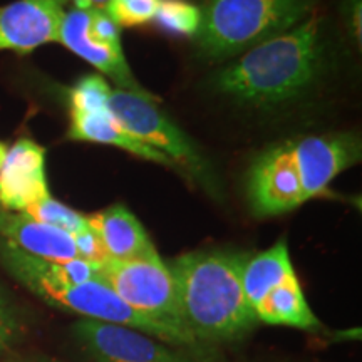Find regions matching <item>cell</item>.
Instances as JSON below:
<instances>
[{
  "label": "cell",
  "mask_w": 362,
  "mask_h": 362,
  "mask_svg": "<svg viewBox=\"0 0 362 362\" xmlns=\"http://www.w3.org/2000/svg\"><path fill=\"white\" fill-rule=\"evenodd\" d=\"M247 259L233 252H193L168 265L181 322L197 341H232L259 322L243 292Z\"/></svg>",
  "instance_id": "obj_1"
},
{
  "label": "cell",
  "mask_w": 362,
  "mask_h": 362,
  "mask_svg": "<svg viewBox=\"0 0 362 362\" xmlns=\"http://www.w3.org/2000/svg\"><path fill=\"white\" fill-rule=\"evenodd\" d=\"M322 64L319 17L265 39L216 74L220 93L253 106H275L298 98L314 84Z\"/></svg>",
  "instance_id": "obj_2"
},
{
  "label": "cell",
  "mask_w": 362,
  "mask_h": 362,
  "mask_svg": "<svg viewBox=\"0 0 362 362\" xmlns=\"http://www.w3.org/2000/svg\"><path fill=\"white\" fill-rule=\"evenodd\" d=\"M312 0H206L194 37L211 57H232L309 17Z\"/></svg>",
  "instance_id": "obj_3"
},
{
  "label": "cell",
  "mask_w": 362,
  "mask_h": 362,
  "mask_svg": "<svg viewBox=\"0 0 362 362\" xmlns=\"http://www.w3.org/2000/svg\"><path fill=\"white\" fill-rule=\"evenodd\" d=\"M110 111L131 136L168 158L175 168L188 171L192 178L202 183L206 189L216 187L210 165L192 139L165 112L160 111L153 94L112 89Z\"/></svg>",
  "instance_id": "obj_4"
},
{
  "label": "cell",
  "mask_w": 362,
  "mask_h": 362,
  "mask_svg": "<svg viewBox=\"0 0 362 362\" xmlns=\"http://www.w3.org/2000/svg\"><path fill=\"white\" fill-rule=\"evenodd\" d=\"M98 280L138 314L173 329L192 346L198 342L181 322L173 274L160 255L134 260L106 259L98 264Z\"/></svg>",
  "instance_id": "obj_5"
},
{
  "label": "cell",
  "mask_w": 362,
  "mask_h": 362,
  "mask_svg": "<svg viewBox=\"0 0 362 362\" xmlns=\"http://www.w3.org/2000/svg\"><path fill=\"white\" fill-rule=\"evenodd\" d=\"M24 287L54 307L83 315L84 319L101 320L141 330L144 334L168 342L171 346H192L187 339L148 317L138 314L134 309L121 300L115 292L101 280H89L84 284H62L52 280H25Z\"/></svg>",
  "instance_id": "obj_6"
},
{
  "label": "cell",
  "mask_w": 362,
  "mask_h": 362,
  "mask_svg": "<svg viewBox=\"0 0 362 362\" xmlns=\"http://www.w3.org/2000/svg\"><path fill=\"white\" fill-rule=\"evenodd\" d=\"M247 188L253 214L259 216L287 214L310 200L291 141L265 149L253 161Z\"/></svg>",
  "instance_id": "obj_7"
},
{
  "label": "cell",
  "mask_w": 362,
  "mask_h": 362,
  "mask_svg": "<svg viewBox=\"0 0 362 362\" xmlns=\"http://www.w3.org/2000/svg\"><path fill=\"white\" fill-rule=\"evenodd\" d=\"M72 330L96 362H188L176 346L124 325L83 319Z\"/></svg>",
  "instance_id": "obj_8"
},
{
  "label": "cell",
  "mask_w": 362,
  "mask_h": 362,
  "mask_svg": "<svg viewBox=\"0 0 362 362\" xmlns=\"http://www.w3.org/2000/svg\"><path fill=\"white\" fill-rule=\"evenodd\" d=\"M69 0H16L0 7V51L33 52L59 42V30Z\"/></svg>",
  "instance_id": "obj_9"
},
{
  "label": "cell",
  "mask_w": 362,
  "mask_h": 362,
  "mask_svg": "<svg viewBox=\"0 0 362 362\" xmlns=\"http://www.w3.org/2000/svg\"><path fill=\"white\" fill-rule=\"evenodd\" d=\"M47 197L45 148L22 138L7 149L0 168V208L22 214Z\"/></svg>",
  "instance_id": "obj_10"
},
{
  "label": "cell",
  "mask_w": 362,
  "mask_h": 362,
  "mask_svg": "<svg viewBox=\"0 0 362 362\" xmlns=\"http://www.w3.org/2000/svg\"><path fill=\"white\" fill-rule=\"evenodd\" d=\"M90 12L93 8L72 7L66 11L59 30V42L66 45L69 51L78 54L90 66H94L101 74L110 76L117 89L131 90V93L149 94L134 79L128 62H126L123 49H115L110 45L98 42L89 33Z\"/></svg>",
  "instance_id": "obj_11"
},
{
  "label": "cell",
  "mask_w": 362,
  "mask_h": 362,
  "mask_svg": "<svg viewBox=\"0 0 362 362\" xmlns=\"http://www.w3.org/2000/svg\"><path fill=\"white\" fill-rule=\"evenodd\" d=\"M0 238L39 259L56 262L79 259L72 235L39 223L21 211L0 208Z\"/></svg>",
  "instance_id": "obj_12"
},
{
  "label": "cell",
  "mask_w": 362,
  "mask_h": 362,
  "mask_svg": "<svg viewBox=\"0 0 362 362\" xmlns=\"http://www.w3.org/2000/svg\"><path fill=\"white\" fill-rule=\"evenodd\" d=\"M86 220L101 238L107 259L134 260L158 255L144 226L123 205H112Z\"/></svg>",
  "instance_id": "obj_13"
},
{
  "label": "cell",
  "mask_w": 362,
  "mask_h": 362,
  "mask_svg": "<svg viewBox=\"0 0 362 362\" xmlns=\"http://www.w3.org/2000/svg\"><path fill=\"white\" fill-rule=\"evenodd\" d=\"M67 138L72 141H88L98 144H111L117 146L131 155L141 158V160L165 165L168 168H175V165L168 158L163 156L161 153L155 151L146 144L131 136L123 126H121L111 115V111L106 112H71V124L67 131Z\"/></svg>",
  "instance_id": "obj_14"
},
{
  "label": "cell",
  "mask_w": 362,
  "mask_h": 362,
  "mask_svg": "<svg viewBox=\"0 0 362 362\" xmlns=\"http://www.w3.org/2000/svg\"><path fill=\"white\" fill-rule=\"evenodd\" d=\"M293 275H296V270L292 267L285 240H280L269 250L262 252L252 259H247L245 267H243L242 284L252 309H255L267 293L279 287L280 284H284L285 280L292 279Z\"/></svg>",
  "instance_id": "obj_15"
},
{
  "label": "cell",
  "mask_w": 362,
  "mask_h": 362,
  "mask_svg": "<svg viewBox=\"0 0 362 362\" xmlns=\"http://www.w3.org/2000/svg\"><path fill=\"white\" fill-rule=\"evenodd\" d=\"M253 310L257 320L265 324L288 325L297 329H312L319 325V320L307 304L297 275L267 293Z\"/></svg>",
  "instance_id": "obj_16"
},
{
  "label": "cell",
  "mask_w": 362,
  "mask_h": 362,
  "mask_svg": "<svg viewBox=\"0 0 362 362\" xmlns=\"http://www.w3.org/2000/svg\"><path fill=\"white\" fill-rule=\"evenodd\" d=\"M153 21L166 33L194 37L200 29L202 11L187 0H160Z\"/></svg>",
  "instance_id": "obj_17"
},
{
  "label": "cell",
  "mask_w": 362,
  "mask_h": 362,
  "mask_svg": "<svg viewBox=\"0 0 362 362\" xmlns=\"http://www.w3.org/2000/svg\"><path fill=\"white\" fill-rule=\"evenodd\" d=\"M111 88L101 74H90L79 79L69 90L71 112H106L110 111Z\"/></svg>",
  "instance_id": "obj_18"
},
{
  "label": "cell",
  "mask_w": 362,
  "mask_h": 362,
  "mask_svg": "<svg viewBox=\"0 0 362 362\" xmlns=\"http://www.w3.org/2000/svg\"><path fill=\"white\" fill-rule=\"evenodd\" d=\"M22 214L30 216V218L39 221V223L54 226V228L62 230V232L69 235L78 233L88 226V220H86L84 215L66 206L64 203L56 202L52 197L44 198V200L27 208Z\"/></svg>",
  "instance_id": "obj_19"
},
{
  "label": "cell",
  "mask_w": 362,
  "mask_h": 362,
  "mask_svg": "<svg viewBox=\"0 0 362 362\" xmlns=\"http://www.w3.org/2000/svg\"><path fill=\"white\" fill-rule=\"evenodd\" d=\"M160 0H110L106 13L119 27L148 24L155 19Z\"/></svg>",
  "instance_id": "obj_20"
},
{
  "label": "cell",
  "mask_w": 362,
  "mask_h": 362,
  "mask_svg": "<svg viewBox=\"0 0 362 362\" xmlns=\"http://www.w3.org/2000/svg\"><path fill=\"white\" fill-rule=\"evenodd\" d=\"M89 33L93 35V39L98 40V42L106 44L115 49H123L121 47L119 25H117L104 11H96V8H93V12H90Z\"/></svg>",
  "instance_id": "obj_21"
},
{
  "label": "cell",
  "mask_w": 362,
  "mask_h": 362,
  "mask_svg": "<svg viewBox=\"0 0 362 362\" xmlns=\"http://www.w3.org/2000/svg\"><path fill=\"white\" fill-rule=\"evenodd\" d=\"M72 240H74L79 259L93 262V264H101V262L107 259V253L104 250L101 238L89 225L84 230H81V232L72 235Z\"/></svg>",
  "instance_id": "obj_22"
},
{
  "label": "cell",
  "mask_w": 362,
  "mask_h": 362,
  "mask_svg": "<svg viewBox=\"0 0 362 362\" xmlns=\"http://www.w3.org/2000/svg\"><path fill=\"white\" fill-rule=\"evenodd\" d=\"M19 334V320L12 305L0 291V356L6 352Z\"/></svg>",
  "instance_id": "obj_23"
},
{
  "label": "cell",
  "mask_w": 362,
  "mask_h": 362,
  "mask_svg": "<svg viewBox=\"0 0 362 362\" xmlns=\"http://www.w3.org/2000/svg\"><path fill=\"white\" fill-rule=\"evenodd\" d=\"M110 0H74V7L78 8H96L106 12Z\"/></svg>",
  "instance_id": "obj_24"
},
{
  "label": "cell",
  "mask_w": 362,
  "mask_h": 362,
  "mask_svg": "<svg viewBox=\"0 0 362 362\" xmlns=\"http://www.w3.org/2000/svg\"><path fill=\"white\" fill-rule=\"evenodd\" d=\"M6 155H7V146L0 141V168H2V163L6 160Z\"/></svg>",
  "instance_id": "obj_25"
}]
</instances>
